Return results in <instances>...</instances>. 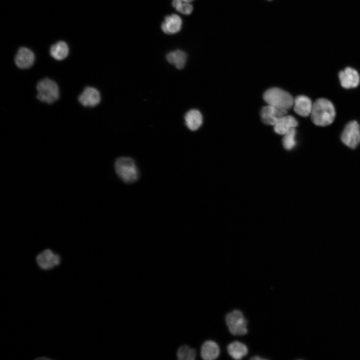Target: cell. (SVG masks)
Masks as SVG:
<instances>
[{
	"label": "cell",
	"instance_id": "obj_1",
	"mask_svg": "<svg viewBox=\"0 0 360 360\" xmlns=\"http://www.w3.org/2000/svg\"><path fill=\"white\" fill-rule=\"evenodd\" d=\"M312 122L318 126H325L331 124L336 116V110L329 100L320 98L312 104L310 114Z\"/></svg>",
	"mask_w": 360,
	"mask_h": 360
},
{
	"label": "cell",
	"instance_id": "obj_2",
	"mask_svg": "<svg viewBox=\"0 0 360 360\" xmlns=\"http://www.w3.org/2000/svg\"><path fill=\"white\" fill-rule=\"evenodd\" d=\"M116 175L126 184H132L138 180L140 172L134 159L128 156H120L114 163Z\"/></svg>",
	"mask_w": 360,
	"mask_h": 360
},
{
	"label": "cell",
	"instance_id": "obj_3",
	"mask_svg": "<svg viewBox=\"0 0 360 360\" xmlns=\"http://www.w3.org/2000/svg\"><path fill=\"white\" fill-rule=\"evenodd\" d=\"M264 101L269 105L278 108L288 110L294 104V98L286 91L279 88H271L263 95Z\"/></svg>",
	"mask_w": 360,
	"mask_h": 360
},
{
	"label": "cell",
	"instance_id": "obj_4",
	"mask_svg": "<svg viewBox=\"0 0 360 360\" xmlns=\"http://www.w3.org/2000/svg\"><path fill=\"white\" fill-rule=\"evenodd\" d=\"M36 89L37 98L42 102L52 104L60 96L58 84L48 78L40 80L37 84Z\"/></svg>",
	"mask_w": 360,
	"mask_h": 360
},
{
	"label": "cell",
	"instance_id": "obj_5",
	"mask_svg": "<svg viewBox=\"0 0 360 360\" xmlns=\"http://www.w3.org/2000/svg\"><path fill=\"white\" fill-rule=\"evenodd\" d=\"M226 324L230 332L234 336H243L248 333V320L242 312L234 310L226 314Z\"/></svg>",
	"mask_w": 360,
	"mask_h": 360
},
{
	"label": "cell",
	"instance_id": "obj_6",
	"mask_svg": "<svg viewBox=\"0 0 360 360\" xmlns=\"http://www.w3.org/2000/svg\"><path fill=\"white\" fill-rule=\"evenodd\" d=\"M342 142L351 148H356L360 142V127L357 122H348L345 126L342 136Z\"/></svg>",
	"mask_w": 360,
	"mask_h": 360
},
{
	"label": "cell",
	"instance_id": "obj_7",
	"mask_svg": "<svg viewBox=\"0 0 360 360\" xmlns=\"http://www.w3.org/2000/svg\"><path fill=\"white\" fill-rule=\"evenodd\" d=\"M38 266L42 270H48L59 266L60 256L50 249H46L38 253L36 258Z\"/></svg>",
	"mask_w": 360,
	"mask_h": 360
},
{
	"label": "cell",
	"instance_id": "obj_8",
	"mask_svg": "<svg viewBox=\"0 0 360 360\" xmlns=\"http://www.w3.org/2000/svg\"><path fill=\"white\" fill-rule=\"evenodd\" d=\"M338 77L341 86L345 88H356L360 84V75L358 72L352 68L348 67L340 71Z\"/></svg>",
	"mask_w": 360,
	"mask_h": 360
},
{
	"label": "cell",
	"instance_id": "obj_9",
	"mask_svg": "<svg viewBox=\"0 0 360 360\" xmlns=\"http://www.w3.org/2000/svg\"><path fill=\"white\" fill-rule=\"evenodd\" d=\"M287 110L268 104L262 108L260 116L264 123L274 126L281 117L287 114Z\"/></svg>",
	"mask_w": 360,
	"mask_h": 360
},
{
	"label": "cell",
	"instance_id": "obj_10",
	"mask_svg": "<svg viewBox=\"0 0 360 360\" xmlns=\"http://www.w3.org/2000/svg\"><path fill=\"white\" fill-rule=\"evenodd\" d=\"M78 100L84 106L93 107L100 103V95L97 89L88 86L79 96Z\"/></svg>",
	"mask_w": 360,
	"mask_h": 360
},
{
	"label": "cell",
	"instance_id": "obj_11",
	"mask_svg": "<svg viewBox=\"0 0 360 360\" xmlns=\"http://www.w3.org/2000/svg\"><path fill=\"white\" fill-rule=\"evenodd\" d=\"M182 25L181 18L176 14H172L165 17L161 25V28L166 34H174L180 30Z\"/></svg>",
	"mask_w": 360,
	"mask_h": 360
},
{
	"label": "cell",
	"instance_id": "obj_12",
	"mask_svg": "<svg viewBox=\"0 0 360 360\" xmlns=\"http://www.w3.org/2000/svg\"><path fill=\"white\" fill-rule=\"evenodd\" d=\"M35 59L34 52L26 48H20L18 51L14 62L20 68H28L32 66Z\"/></svg>",
	"mask_w": 360,
	"mask_h": 360
},
{
	"label": "cell",
	"instance_id": "obj_13",
	"mask_svg": "<svg viewBox=\"0 0 360 360\" xmlns=\"http://www.w3.org/2000/svg\"><path fill=\"white\" fill-rule=\"evenodd\" d=\"M313 103L306 96H298L294 98L293 108L294 112L302 116H310Z\"/></svg>",
	"mask_w": 360,
	"mask_h": 360
},
{
	"label": "cell",
	"instance_id": "obj_14",
	"mask_svg": "<svg viewBox=\"0 0 360 360\" xmlns=\"http://www.w3.org/2000/svg\"><path fill=\"white\" fill-rule=\"evenodd\" d=\"M298 124V122L294 116L286 114L274 126V130L278 134L284 135L291 129L296 128Z\"/></svg>",
	"mask_w": 360,
	"mask_h": 360
},
{
	"label": "cell",
	"instance_id": "obj_15",
	"mask_svg": "<svg viewBox=\"0 0 360 360\" xmlns=\"http://www.w3.org/2000/svg\"><path fill=\"white\" fill-rule=\"evenodd\" d=\"M220 354L218 344L212 340L205 341L201 346L200 356L204 360H213L218 358Z\"/></svg>",
	"mask_w": 360,
	"mask_h": 360
},
{
	"label": "cell",
	"instance_id": "obj_16",
	"mask_svg": "<svg viewBox=\"0 0 360 360\" xmlns=\"http://www.w3.org/2000/svg\"><path fill=\"white\" fill-rule=\"evenodd\" d=\"M186 124L191 130H197L202 123V116L200 111L192 109L185 114Z\"/></svg>",
	"mask_w": 360,
	"mask_h": 360
},
{
	"label": "cell",
	"instance_id": "obj_17",
	"mask_svg": "<svg viewBox=\"0 0 360 360\" xmlns=\"http://www.w3.org/2000/svg\"><path fill=\"white\" fill-rule=\"evenodd\" d=\"M227 350L228 354L235 360H240L248 353L246 346L239 341H234L228 344Z\"/></svg>",
	"mask_w": 360,
	"mask_h": 360
},
{
	"label": "cell",
	"instance_id": "obj_18",
	"mask_svg": "<svg viewBox=\"0 0 360 360\" xmlns=\"http://www.w3.org/2000/svg\"><path fill=\"white\" fill-rule=\"evenodd\" d=\"M166 58L169 63L174 65L177 68L182 69L186 64L187 55L184 52L176 50L168 52Z\"/></svg>",
	"mask_w": 360,
	"mask_h": 360
},
{
	"label": "cell",
	"instance_id": "obj_19",
	"mask_svg": "<svg viewBox=\"0 0 360 360\" xmlns=\"http://www.w3.org/2000/svg\"><path fill=\"white\" fill-rule=\"evenodd\" d=\"M68 48L67 44L62 41L53 44L50 49V54L54 59L60 60L64 59L68 55Z\"/></svg>",
	"mask_w": 360,
	"mask_h": 360
},
{
	"label": "cell",
	"instance_id": "obj_20",
	"mask_svg": "<svg viewBox=\"0 0 360 360\" xmlns=\"http://www.w3.org/2000/svg\"><path fill=\"white\" fill-rule=\"evenodd\" d=\"M196 356V350L188 345L181 346L176 352L177 358L180 360H194Z\"/></svg>",
	"mask_w": 360,
	"mask_h": 360
},
{
	"label": "cell",
	"instance_id": "obj_21",
	"mask_svg": "<svg viewBox=\"0 0 360 360\" xmlns=\"http://www.w3.org/2000/svg\"><path fill=\"white\" fill-rule=\"evenodd\" d=\"M172 6L176 10L185 15L190 14L193 10V6L189 2L182 0H172Z\"/></svg>",
	"mask_w": 360,
	"mask_h": 360
},
{
	"label": "cell",
	"instance_id": "obj_22",
	"mask_svg": "<svg viewBox=\"0 0 360 360\" xmlns=\"http://www.w3.org/2000/svg\"><path fill=\"white\" fill-rule=\"evenodd\" d=\"M296 128H293L284 134L282 144L287 150H292L296 146Z\"/></svg>",
	"mask_w": 360,
	"mask_h": 360
},
{
	"label": "cell",
	"instance_id": "obj_23",
	"mask_svg": "<svg viewBox=\"0 0 360 360\" xmlns=\"http://www.w3.org/2000/svg\"><path fill=\"white\" fill-rule=\"evenodd\" d=\"M251 360H266L265 358H262L258 356H254L250 358Z\"/></svg>",
	"mask_w": 360,
	"mask_h": 360
},
{
	"label": "cell",
	"instance_id": "obj_24",
	"mask_svg": "<svg viewBox=\"0 0 360 360\" xmlns=\"http://www.w3.org/2000/svg\"><path fill=\"white\" fill-rule=\"evenodd\" d=\"M182 0V1H184V2H189V3H190V2H192V1L194 0Z\"/></svg>",
	"mask_w": 360,
	"mask_h": 360
},
{
	"label": "cell",
	"instance_id": "obj_25",
	"mask_svg": "<svg viewBox=\"0 0 360 360\" xmlns=\"http://www.w3.org/2000/svg\"></svg>",
	"mask_w": 360,
	"mask_h": 360
}]
</instances>
